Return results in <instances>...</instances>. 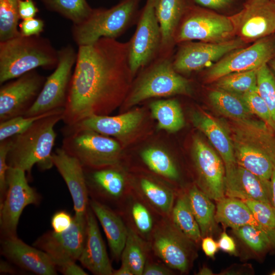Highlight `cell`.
Segmentation results:
<instances>
[{"instance_id": "6125c7cd", "label": "cell", "mask_w": 275, "mask_h": 275, "mask_svg": "<svg viewBox=\"0 0 275 275\" xmlns=\"http://www.w3.org/2000/svg\"><path fill=\"white\" fill-rule=\"evenodd\" d=\"M272 1L275 4V0H272Z\"/></svg>"}, {"instance_id": "bcb514c9", "label": "cell", "mask_w": 275, "mask_h": 275, "mask_svg": "<svg viewBox=\"0 0 275 275\" xmlns=\"http://www.w3.org/2000/svg\"><path fill=\"white\" fill-rule=\"evenodd\" d=\"M44 21L38 18L22 20L19 24V32L21 35L26 37L39 36L43 31Z\"/></svg>"}, {"instance_id": "cb8c5ba5", "label": "cell", "mask_w": 275, "mask_h": 275, "mask_svg": "<svg viewBox=\"0 0 275 275\" xmlns=\"http://www.w3.org/2000/svg\"><path fill=\"white\" fill-rule=\"evenodd\" d=\"M142 119L141 111L135 110L116 116L93 115L74 126L92 130L105 135L121 136L134 130Z\"/></svg>"}, {"instance_id": "9f6ffc18", "label": "cell", "mask_w": 275, "mask_h": 275, "mask_svg": "<svg viewBox=\"0 0 275 275\" xmlns=\"http://www.w3.org/2000/svg\"><path fill=\"white\" fill-rule=\"evenodd\" d=\"M113 275H133V273L127 264L122 262L120 268L117 270H114Z\"/></svg>"}, {"instance_id": "277c9868", "label": "cell", "mask_w": 275, "mask_h": 275, "mask_svg": "<svg viewBox=\"0 0 275 275\" xmlns=\"http://www.w3.org/2000/svg\"><path fill=\"white\" fill-rule=\"evenodd\" d=\"M58 50L46 38L21 34L0 42V84L16 78L37 68H56Z\"/></svg>"}, {"instance_id": "ab89813d", "label": "cell", "mask_w": 275, "mask_h": 275, "mask_svg": "<svg viewBox=\"0 0 275 275\" xmlns=\"http://www.w3.org/2000/svg\"><path fill=\"white\" fill-rule=\"evenodd\" d=\"M257 91L266 103L275 125V73L265 64L257 72Z\"/></svg>"}, {"instance_id": "9c48e42d", "label": "cell", "mask_w": 275, "mask_h": 275, "mask_svg": "<svg viewBox=\"0 0 275 275\" xmlns=\"http://www.w3.org/2000/svg\"><path fill=\"white\" fill-rule=\"evenodd\" d=\"M189 93L188 80L181 76L167 59L155 64L145 73L132 91L127 105L132 106L147 99Z\"/></svg>"}, {"instance_id": "8fae6325", "label": "cell", "mask_w": 275, "mask_h": 275, "mask_svg": "<svg viewBox=\"0 0 275 275\" xmlns=\"http://www.w3.org/2000/svg\"><path fill=\"white\" fill-rule=\"evenodd\" d=\"M46 78L35 70L2 84L0 122L24 116L38 96Z\"/></svg>"}, {"instance_id": "d6986e66", "label": "cell", "mask_w": 275, "mask_h": 275, "mask_svg": "<svg viewBox=\"0 0 275 275\" xmlns=\"http://www.w3.org/2000/svg\"><path fill=\"white\" fill-rule=\"evenodd\" d=\"M225 195L271 205L270 179L257 175L237 164L225 167Z\"/></svg>"}, {"instance_id": "83f0119b", "label": "cell", "mask_w": 275, "mask_h": 275, "mask_svg": "<svg viewBox=\"0 0 275 275\" xmlns=\"http://www.w3.org/2000/svg\"><path fill=\"white\" fill-rule=\"evenodd\" d=\"M104 167L94 168L96 170L91 173L84 170L87 188H94L103 196L117 199L123 192L124 178L117 170Z\"/></svg>"}, {"instance_id": "11a10c76", "label": "cell", "mask_w": 275, "mask_h": 275, "mask_svg": "<svg viewBox=\"0 0 275 275\" xmlns=\"http://www.w3.org/2000/svg\"><path fill=\"white\" fill-rule=\"evenodd\" d=\"M10 262V261H9ZM4 260L0 262V272L2 273L15 274L17 271L10 263Z\"/></svg>"}, {"instance_id": "7bdbcfd3", "label": "cell", "mask_w": 275, "mask_h": 275, "mask_svg": "<svg viewBox=\"0 0 275 275\" xmlns=\"http://www.w3.org/2000/svg\"><path fill=\"white\" fill-rule=\"evenodd\" d=\"M253 115H255L275 132V125L269 109L257 90L241 96Z\"/></svg>"}, {"instance_id": "603a6c76", "label": "cell", "mask_w": 275, "mask_h": 275, "mask_svg": "<svg viewBox=\"0 0 275 275\" xmlns=\"http://www.w3.org/2000/svg\"><path fill=\"white\" fill-rule=\"evenodd\" d=\"M195 126L208 139L222 159L225 167L236 163L232 142L224 126L212 116L205 112H196L192 116Z\"/></svg>"}, {"instance_id": "e0dca14e", "label": "cell", "mask_w": 275, "mask_h": 275, "mask_svg": "<svg viewBox=\"0 0 275 275\" xmlns=\"http://www.w3.org/2000/svg\"><path fill=\"white\" fill-rule=\"evenodd\" d=\"M245 43L239 38L219 43L200 41L186 43L178 51L173 66L178 72L198 70L210 66L229 52L242 48Z\"/></svg>"}, {"instance_id": "8d00e7d4", "label": "cell", "mask_w": 275, "mask_h": 275, "mask_svg": "<svg viewBox=\"0 0 275 275\" xmlns=\"http://www.w3.org/2000/svg\"><path fill=\"white\" fill-rule=\"evenodd\" d=\"M20 0H0V42L20 35L18 6Z\"/></svg>"}, {"instance_id": "74e56055", "label": "cell", "mask_w": 275, "mask_h": 275, "mask_svg": "<svg viewBox=\"0 0 275 275\" xmlns=\"http://www.w3.org/2000/svg\"><path fill=\"white\" fill-rule=\"evenodd\" d=\"M140 185L145 196L156 208L166 214L172 212L174 195L170 189L145 178L141 180Z\"/></svg>"}, {"instance_id": "7dc6e473", "label": "cell", "mask_w": 275, "mask_h": 275, "mask_svg": "<svg viewBox=\"0 0 275 275\" xmlns=\"http://www.w3.org/2000/svg\"><path fill=\"white\" fill-rule=\"evenodd\" d=\"M73 217L65 210H60L54 213L51 218V226L53 231L61 233L67 230L71 225Z\"/></svg>"}, {"instance_id": "6f0895ef", "label": "cell", "mask_w": 275, "mask_h": 275, "mask_svg": "<svg viewBox=\"0 0 275 275\" xmlns=\"http://www.w3.org/2000/svg\"><path fill=\"white\" fill-rule=\"evenodd\" d=\"M270 182L272 193L271 205L275 210V166L271 174Z\"/></svg>"}, {"instance_id": "7402d4cb", "label": "cell", "mask_w": 275, "mask_h": 275, "mask_svg": "<svg viewBox=\"0 0 275 275\" xmlns=\"http://www.w3.org/2000/svg\"><path fill=\"white\" fill-rule=\"evenodd\" d=\"M96 217L91 207H88L86 240L78 260L95 274L113 275L114 270Z\"/></svg>"}, {"instance_id": "f6af8a7d", "label": "cell", "mask_w": 275, "mask_h": 275, "mask_svg": "<svg viewBox=\"0 0 275 275\" xmlns=\"http://www.w3.org/2000/svg\"><path fill=\"white\" fill-rule=\"evenodd\" d=\"M11 144V138L0 142V203L5 196L7 189V173L9 168L8 154Z\"/></svg>"}, {"instance_id": "680465c9", "label": "cell", "mask_w": 275, "mask_h": 275, "mask_svg": "<svg viewBox=\"0 0 275 275\" xmlns=\"http://www.w3.org/2000/svg\"><path fill=\"white\" fill-rule=\"evenodd\" d=\"M198 274L200 275H210L212 274V272L209 268L204 267L200 269Z\"/></svg>"}, {"instance_id": "1f68e13d", "label": "cell", "mask_w": 275, "mask_h": 275, "mask_svg": "<svg viewBox=\"0 0 275 275\" xmlns=\"http://www.w3.org/2000/svg\"><path fill=\"white\" fill-rule=\"evenodd\" d=\"M172 214V222L185 237L196 242L201 240L200 227L190 208L187 195L177 200Z\"/></svg>"}, {"instance_id": "f546056e", "label": "cell", "mask_w": 275, "mask_h": 275, "mask_svg": "<svg viewBox=\"0 0 275 275\" xmlns=\"http://www.w3.org/2000/svg\"><path fill=\"white\" fill-rule=\"evenodd\" d=\"M187 195L202 237L211 234L215 228V205L211 202V199L196 185L191 187Z\"/></svg>"}, {"instance_id": "6da1fadb", "label": "cell", "mask_w": 275, "mask_h": 275, "mask_svg": "<svg viewBox=\"0 0 275 275\" xmlns=\"http://www.w3.org/2000/svg\"><path fill=\"white\" fill-rule=\"evenodd\" d=\"M129 45L103 37L78 46L63 114L65 126L93 115H106L118 103L132 75Z\"/></svg>"}, {"instance_id": "484cf974", "label": "cell", "mask_w": 275, "mask_h": 275, "mask_svg": "<svg viewBox=\"0 0 275 275\" xmlns=\"http://www.w3.org/2000/svg\"><path fill=\"white\" fill-rule=\"evenodd\" d=\"M215 219L216 222L233 229L245 225H251L261 229L246 204L235 198L225 196L217 201Z\"/></svg>"}, {"instance_id": "c3c4849f", "label": "cell", "mask_w": 275, "mask_h": 275, "mask_svg": "<svg viewBox=\"0 0 275 275\" xmlns=\"http://www.w3.org/2000/svg\"><path fill=\"white\" fill-rule=\"evenodd\" d=\"M39 10L33 0H20L18 6L20 19H28L35 17Z\"/></svg>"}, {"instance_id": "91938a15", "label": "cell", "mask_w": 275, "mask_h": 275, "mask_svg": "<svg viewBox=\"0 0 275 275\" xmlns=\"http://www.w3.org/2000/svg\"><path fill=\"white\" fill-rule=\"evenodd\" d=\"M270 68L275 73V58L272 59L269 62Z\"/></svg>"}, {"instance_id": "5bb4252c", "label": "cell", "mask_w": 275, "mask_h": 275, "mask_svg": "<svg viewBox=\"0 0 275 275\" xmlns=\"http://www.w3.org/2000/svg\"><path fill=\"white\" fill-rule=\"evenodd\" d=\"M161 39L155 0H146L135 32L129 42V62L132 75L153 59L161 45Z\"/></svg>"}, {"instance_id": "f907efd6", "label": "cell", "mask_w": 275, "mask_h": 275, "mask_svg": "<svg viewBox=\"0 0 275 275\" xmlns=\"http://www.w3.org/2000/svg\"><path fill=\"white\" fill-rule=\"evenodd\" d=\"M218 248L223 251L231 254H235L236 247L233 239L226 233L223 232L217 242Z\"/></svg>"}, {"instance_id": "ee69618b", "label": "cell", "mask_w": 275, "mask_h": 275, "mask_svg": "<svg viewBox=\"0 0 275 275\" xmlns=\"http://www.w3.org/2000/svg\"><path fill=\"white\" fill-rule=\"evenodd\" d=\"M131 213L135 225L140 232L147 233L151 231L153 226L152 217L144 205L139 202L134 203Z\"/></svg>"}, {"instance_id": "d6a6232c", "label": "cell", "mask_w": 275, "mask_h": 275, "mask_svg": "<svg viewBox=\"0 0 275 275\" xmlns=\"http://www.w3.org/2000/svg\"><path fill=\"white\" fill-rule=\"evenodd\" d=\"M49 11L58 13L72 21L73 24L83 22L93 9L86 0H39Z\"/></svg>"}, {"instance_id": "836d02e7", "label": "cell", "mask_w": 275, "mask_h": 275, "mask_svg": "<svg viewBox=\"0 0 275 275\" xmlns=\"http://www.w3.org/2000/svg\"><path fill=\"white\" fill-rule=\"evenodd\" d=\"M146 258L144 242L133 230L128 229L126 241L121 257L122 262L129 266L133 275H142Z\"/></svg>"}, {"instance_id": "8992f818", "label": "cell", "mask_w": 275, "mask_h": 275, "mask_svg": "<svg viewBox=\"0 0 275 275\" xmlns=\"http://www.w3.org/2000/svg\"><path fill=\"white\" fill-rule=\"evenodd\" d=\"M63 148L84 168L110 166L117 160L120 145L114 139L92 130L73 126L63 129Z\"/></svg>"}, {"instance_id": "ba28073f", "label": "cell", "mask_w": 275, "mask_h": 275, "mask_svg": "<svg viewBox=\"0 0 275 275\" xmlns=\"http://www.w3.org/2000/svg\"><path fill=\"white\" fill-rule=\"evenodd\" d=\"M7 189L0 203L1 237L16 235L20 216L29 205H37L40 196L28 183L26 172L9 167L7 173Z\"/></svg>"}, {"instance_id": "4dcf8cb0", "label": "cell", "mask_w": 275, "mask_h": 275, "mask_svg": "<svg viewBox=\"0 0 275 275\" xmlns=\"http://www.w3.org/2000/svg\"><path fill=\"white\" fill-rule=\"evenodd\" d=\"M150 108L153 117L158 122L159 129L175 132L184 126L183 112L176 100H157L150 104Z\"/></svg>"}, {"instance_id": "db71d44e", "label": "cell", "mask_w": 275, "mask_h": 275, "mask_svg": "<svg viewBox=\"0 0 275 275\" xmlns=\"http://www.w3.org/2000/svg\"><path fill=\"white\" fill-rule=\"evenodd\" d=\"M198 4L210 9H219L226 7L232 0H194Z\"/></svg>"}, {"instance_id": "44dd1931", "label": "cell", "mask_w": 275, "mask_h": 275, "mask_svg": "<svg viewBox=\"0 0 275 275\" xmlns=\"http://www.w3.org/2000/svg\"><path fill=\"white\" fill-rule=\"evenodd\" d=\"M52 159L65 181L71 196L75 215L85 217L88 208V191L84 169L77 159L68 154L63 148L56 149Z\"/></svg>"}, {"instance_id": "3957f363", "label": "cell", "mask_w": 275, "mask_h": 275, "mask_svg": "<svg viewBox=\"0 0 275 275\" xmlns=\"http://www.w3.org/2000/svg\"><path fill=\"white\" fill-rule=\"evenodd\" d=\"M64 111L38 120L25 131L11 138L7 157L9 167L29 174L35 164L42 170L52 168V149L57 138L54 127L62 120Z\"/></svg>"}, {"instance_id": "2e32d148", "label": "cell", "mask_w": 275, "mask_h": 275, "mask_svg": "<svg viewBox=\"0 0 275 275\" xmlns=\"http://www.w3.org/2000/svg\"><path fill=\"white\" fill-rule=\"evenodd\" d=\"M192 156L199 188L216 201L225 197L224 163L218 154L200 137L193 138Z\"/></svg>"}, {"instance_id": "f1b7e54d", "label": "cell", "mask_w": 275, "mask_h": 275, "mask_svg": "<svg viewBox=\"0 0 275 275\" xmlns=\"http://www.w3.org/2000/svg\"><path fill=\"white\" fill-rule=\"evenodd\" d=\"M213 107L220 114L231 120L251 119L254 115L241 96L216 89L208 94Z\"/></svg>"}, {"instance_id": "4fadbf2b", "label": "cell", "mask_w": 275, "mask_h": 275, "mask_svg": "<svg viewBox=\"0 0 275 275\" xmlns=\"http://www.w3.org/2000/svg\"><path fill=\"white\" fill-rule=\"evenodd\" d=\"M86 226L87 215L82 217L74 215L67 230L61 233L47 232L33 245L47 254L57 268L66 262L78 260L85 242Z\"/></svg>"}, {"instance_id": "f35d334b", "label": "cell", "mask_w": 275, "mask_h": 275, "mask_svg": "<svg viewBox=\"0 0 275 275\" xmlns=\"http://www.w3.org/2000/svg\"><path fill=\"white\" fill-rule=\"evenodd\" d=\"M251 210L261 230L267 235L270 250L275 251V210L267 203L255 200H242Z\"/></svg>"}, {"instance_id": "30bf717a", "label": "cell", "mask_w": 275, "mask_h": 275, "mask_svg": "<svg viewBox=\"0 0 275 275\" xmlns=\"http://www.w3.org/2000/svg\"><path fill=\"white\" fill-rule=\"evenodd\" d=\"M275 58V41L269 36L255 41L251 46L235 49L212 65L206 75L208 82L233 72L259 69Z\"/></svg>"}, {"instance_id": "9a60e30c", "label": "cell", "mask_w": 275, "mask_h": 275, "mask_svg": "<svg viewBox=\"0 0 275 275\" xmlns=\"http://www.w3.org/2000/svg\"><path fill=\"white\" fill-rule=\"evenodd\" d=\"M230 17L235 35L244 43L275 33V4L272 0H249L238 13Z\"/></svg>"}, {"instance_id": "60d3db41", "label": "cell", "mask_w": 275, "mask_h": 275, "mask_svg": "<svg viewBox=\"0 0 275 275\" xmlns=\"http://www.w3.org/2000/svg\"><path fill=\"white\" fill-rule=\"evenodd\" d=\"M63 109L34 116H20L0 122V142L24 132L38 120Z\"/></svg>"}, {"instance_id": "94428289", "label": "cell", "mask_w": 275, "mask_h": 275, "mask_svg": "<svg viewBox=\"0 0 275 275\" xmlns=\"http://www.w3.org/2000/svg\"><path fill=\"white\" fill-rule=\"evenodd\" d=\"M271 274L272 275H275V271H273L271 273Z\"/></svg>"}, {"instance_id": "d4e9b609", "label": "cell", "mask_w": 275, "mask_h": 275, "mask_svg": "<svg viewBox=\"0 0 275 275\" xmlns=\"http://www.w3.org/2000/svg\"><path fill=\"white\" fill-rule=\"evenodd\" d=\"M90 205L104 231L113 257L119 259L125 244L128 229L120 217L106 205L95 199L90 201Z\"/></svg>"}, {"instance_id": "681fc988", "label": "cell", "mask_w": 275, "mask_h": 275, "mask_svg": "<svg viewBox=\"0 0 275 275\" xmlns=\"http://www.w3.org/2000/svg\"><path fill=\"white\" fill-rule=\"evenodd\" d=\"M58 270L65 275H87L88 273L79 266L77 265L75 261H70L66 262L58 267Z\"/></svg>"}, {"instance_id": "ffe728a7", "label": "cell", "mask_w": 275, "mask_h": 275, "mask_svg": "<svg viewBox=\"0 0 275 275\" xmlns=\"http://www.w3.org/2000/svg\"><path fill=\"white\" fill-rule=\"evenodd\" d=\"M1 237V254L9 261L36 274H57L53 262L43 251L27 244L17 235Z\"/></svg>"}, {"instance_id": "816d5d0a", "label": "cell", "mask_w": 275, "mask_h": 275, "mask_svg": "<svg viewBox=\"0 0 275 275\" xmlns=\"http://www.w3.org/2000/svg\"><path fill=\"white\" fill-rule=\"evenodd\" d=\"M172 271L167 267L154 263H146L143 275H169Z\"/></svg>"}, {"instance_id": "7a4b0ae2", "label": "cell", "mask_w": 275, "mask_h": 275, "mask_svg": "<svg viewBox=\"0 0 275 275\" xmlns=\"http://www.w3.org/2000/svg\"><path fill=\"white\" fill-rule=\"evenodd\" d=\"M227 129L236 163L270 180L275 166V132L262 120L252 118L231 120Z\"/></svg>"}, {"instance_id": "e575fe53", "label": "cell", "mask_w": 275, "mask_h": 275, "mask_svg": "<svg viewBox=\"0 0 275 275\" xmlns=\"http://www.w3.org/2000/svg\"><path fill=\"white\" fill-rule=\"evenodd\" d=\"M257 70H251L227 74L215 81L217 89L240 96L257 90Z\"/></svg>"}, {"instance_id": "52a82bcc", "label": "cell", "mask_w": 275, "mask_h": 275, "mask_svg": "<svg viewBox=\"0 0 275 275\" xmlns=\"http://www.w3.org/2000/svg\"><path fill=\"white\" fill-rule=\"evenodd\" d=\"M58 54L57 66L46 78L38 96L25 116H34L65 108L77 52L69 44L58 50Z\"/></svg>"}, {"instance_id": "5b68a950", "label": "cell", "mask_w": 275, "mask_h": 275, "mask_svg": "<svg viewBox=\"0 0 275 275\" xmlns=\"http://www.w3.org/2000/svg\"><path fill=\"white\" fill-rule=\"evenodd\" d=\"M141 0H121L109 9H93L83 22L73 24L71 34L78 46L92 44L101 38L115 39L132 22Z\"/></svg>"}, {"instance_id": "d590c367", "label": "cell", "mask_w": 275, "mask_h": 275, "mask_svg": "<svg viewBox=\"0 0 275 275\" xmlns=\"http://www.w3.org/2000/svg\"><path fill=\"white\" fill-rule=\"evenodd\" d=\"M142 158L149 168L156 174L172 180L178 178L175 164L162 150L156 148L147 149L143 151Z\"/></svg>"}, {"instance_id": "b9f144b4", "label": "cell", "mask_w": 275, "mask_h": 275, "mask_svg": "<svg viewBox=\"0 0 275 275\" xmlns=\"http://www.w3.org/2000/svg\"><path fill=\"white\" fill-rule=\"evenodd\" d=\"M233 231L255 252L262 253L270 250V242L267 235L259 228L245 225L233 229Z\"/></svg>"}, {"instance_id": "f5cc1de1", "label": "cell", "mask_w": 275, "mask_h": 275, "mask_svg": "<svg viewBox=\"0 0 275 275\" xmlns=\"http://www.w3.org/2000/svg\"><path fill=\"white\" fill-rule=\"evenodd\" d=\"M202 248L206 256L213 257L218 249V246L217 242L212 237L207 236L202 239Z\"/></svg>"}, {"instance_id": "4316f807", "label": "cell", "mask_w": 275, "mask_h": 275, "mask_svg": "<svg viewBox=\"0 0 275 275\" xmlns=\"http://www.w3.org/2000/svg\"><path fill=\"white\" fill-rule=\"evenodd\" d=\"M183 0H155V12L161 32V45L167 47L174 40L184 11Z\"/></svg>"}, {"instance_id": "ac0fdd59", "label": "cell", "mask_w": 275, "mask_h": 275, "mask_svg": "<svg viewBox=\"0 0 275 275\" xmlns=\"http://www.w3.org/2000/svg\"><path fill=\"white\" fill-rule=\"evenodd\" d=\"M188 240L173 222L164 221L153 232L152 249L168 266L185 272L189 263Z\"/></svg>"}, {"instance_id": "7c38bea8", "label": "cell", "mask_w": 275, "mask_h": 275, "mask_svg": "<svg viewBox=\"0 0 275 275\" xmlns=\"http://www.w3.org/2000/svg\"><path fill=\"white\" fill-rule=\"evenodd\" d=\"M234 35L230 17L195 10L184 19L174 39L178 43L191 40L219 43L231 39Z\"/></svg>"}]
</instances>
